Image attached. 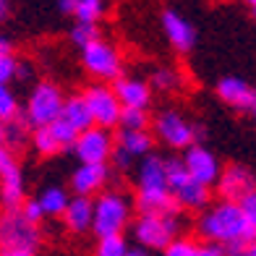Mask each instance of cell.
Wrapping results in <instances>:
<instances>
[{
	"label": "cell",
	"mask_w": 256,
	"mask_h": 256,
	"mask_svg": "<svg viewBox=\"0 0 256 256\" xmlns=\"http://www.w3.org/2000/svg\"><path fill=\"white\" fill-rule=\"evenodd\" d=\"M199 236L204 240L220 243L225 248H243L251 240H256V228L243 214L238 202L222 199L217 206H212L206 214L199 220Z\"/></svg>",
	"instance_id": "obj_1"
},
{
	"label": "cell",
	"mask_w": 256,
	"mask_h": 256,
	"mask_svg": "<svg viewBox=\"0 0 256 256\" xmlns=\"http://www.w3.org/2000/svg\"><path fill=\"white\" fill-rule=\"evenodd\" d=\"M136 209L138 212H180V206L172 199V191L168 186L165 157L149 152L142 157L138 165V191H136Z\"/></svg>",
	"instance_id": "obj_2"
},
{
	"label": "cell",
	"mask_w": 256,
	"mask_h": 256,
	"mask_svg": "<svg viewBox=\"0 0 256 256\" xmlns=\"http://www.w3.org/2000/svg\"><path fill=\"white\" fill-rule=\"evenodd\" d=\"M134 240L138 246H144L149 251H162L180 232V217L178 212H138V217L131 225Z\"/></svg>",
	"instance_id": "obj_3"
},
{
	"label": "cell",
	"mask_w": 256,
	"mask_h": 256,
	"mask_svg": "<svg viewBox=\"0 0 256 256\" xmlns=\"http://www.w3.org/2000/svg\"><path fill=\"white\" fill-rule=\"evenodd\" d=\"M131 222V204L120 191H104L97 199H92V232L97 238L123 232Z\"/></svg>",
	"instance_id": "obj_4"
},
{
	"label": "cell",
	"mask_w": 256,
	"mask_h": 256,
	"mask_svg": "<svg viewBox=\"0 0 256 256\" xmlns=\"http://www.w3.org/2000/svg\"><path fill=\"white\" fill-rule=\"evenodd\" d=\"M165 172H168V186L172 191V199L180 209H204L209 204V186L199 183L196 178L188 176L183 160L178 157H165Z\"/></svg>",
	"instance_id": "obj_5"
},
{
	"label": "cell",
	"mask_w": 256,
	"mask_h": 256,
	"mask_svg": "<svg viewBox=\"0 0 256 256\" xmlns=\"http://www.w3.org/2000/svg\"><path fill=\"white\" fill-rule=\"evenodd\" d=\"M42 246V230L37 222L21 214V209H6L0 214V248H18V251H34Z\"/></svg>",
	"instance_id": "obj_6"
},
{
	"label": "cell",
	"mask_w": 256,
	"mask_h": 256,
	"mask_svg": "<svg viewBox=\"0 0 256 256\" xmlns=\"http://www.w3.org/2000/svg\"><path fill=\"white\" fill-rule=\"evenodd\" d=\"M81 63H84L86 74L94 76L97 81H115L123 71V60L118 50L100 37L81 48Z\"/></svg>",
	"instance_id": "obj_7"
},
{
	"label": "cell",
	"mask_w": 256,
	"mask_h": 256,
	"mask_svg": "<svg viewBox=\"0 0 256 256\" xmlns=\"http://www.w3.org/2000/svg\"><path fill=\"white\" fill-rule=\"evenodd\" d=\"M60 108H63V92L58 89L52 81H42V84H37L32 89L24 118L32 128L48 126L60 115Z\"/></svg>",
	"instance_id": "obj_8"
},
{
	"label": "cell",
	"mask_w": 256,
	"mask_h": 256,
	"mask_svg": "<svg viewBox=\"0 0 256 256\" xmlns=\"http://www.w3.org/2000/svg\"><path fill=\"white\" fill-rule=\"evenodd\" d=\"M81 97H84L86 108H89V112H92V120H94V126H102V128H115V126H118L123 104H120L118 97H115L112 86H108V81L89 86Z\"/></svg>",
	"instance_id": "obj_9"
},
{
	"label": "cell",
	"mask_w": 256,
	"mask_h": 256,
	"mask_svg": "<svg viewBox=\"0 0 256 256\" xmlns=\"http://www.w3.org/2000/svg\"><path fill=\"white\" fill-rule=\"evenodd\" d=\"M71 149L81 162H108L115 149V136L110 134V128L89 126L84 131H78Z\"/></svg>",
	"instance_id": "obj_10"
},
{
	"label": "cell",
	"mask_w": 256,
	"mask_h": 256,
	"mask_svg": "<svg viewBox=\"0 0 256 256\" xmlns=\"http://www.w3.org/2000/svg\"><path fill=\"white\" fill-rule=\"evenodd\" d=\"M183 152H186L183 154V165H186V170H188V176L212 188L217 176H220V170H222V168H220V160L209 152L206 146H202L199 142L188 144Z\"/></svg>",
	"instance_id": "obj_11"
},
{
	"label": "cell",
	"mask_w": 256,
	"mask_h": 256,
	"mask_svg": "<svg viewBox=\"0 0 256 256\" xmlns=\"http://www.w3.org/2000/svg\"><path fill=\"white\" fill-rule=\"evenodd\" d=\"M110 176V162H81L71 176V191L78 196H94L104 191Z\"/></svg>",
	"instance_id": "obj_12"
},
{
	"label": "cell",
	"mask_w": 256,
	"mask_h": 256,
	"mask_svg": "<svg viewBox=\"0 0 256 256\" xmlns=\"http://www.w3.org/2000/svg\"><path fill=\"white\" fill-rule=\"evenodd\" d=\"M154 131L170 149H186L188 144H194V126L176 110L162 112L154 120Z\"/></svg>",
	"instance_id": "obj_13"
},
{
	"label": "cell",
	"mask_w": 256,
	"mask_h": 256,
	"mask_svg": "<svg viewBox=\"0 0 256 256\" xmlns=\"http://www.w3.org/2000/svg\"><path fill=\"white\" fill-rule=\"evenodd\" d=\"M217 194L228 202H240L251 188H256V178L246 165H230L225 170H220V176L214 180Z\"/></svg>",
	"instance_id": "obj_14"
},
{
	"label": "cell",
	"mask_w": 256,
	"mask_h": 256,
	"mask_svg": "<svg viewBox=\"0 0 256 256\" xmlns=\"http://www.w3.org/2000/svg\"><path fill=\"white\" fill-rule=\"evenodd\" d=\"M217 94L225 104H230V108H236L240 112H254V108H256V89L248 84V81H243L238 76L220 78Z\"/></svg>",
	"instance_id": "obj_15"
},
{
	"label": "cell",
	"mask_w": 256,
	"mask_h": 256,
	"mask_svg": "<svg viewBox=\"0 0 256 256\" xmlns=\"http://www.w3.org/2000/svg\"><path fill=\"white\" fill-rule=\"evenodd\" d=\"M162 29L165 37L170 40V44L178 52H191L196 44V29L186 16H180L178 10H165L162 14Z\"/></svg>",
	"instance_id": "obj_16"
},
{
	"label": "cell",
	"mask_w": 256,
	"mask_h": 256,
	"mask_svg": "<svg viewBox=\"0 0 256 256\" xmlns=\"http://www.w3.org/2000/svg\"><path fill=\"white\" fill-rule=\"evenodd\" d=\"M112 92L120 100L123 108H142L146 110L152 104V86L142 78H123L118 76L112 81Z\"/></svg>",
	"instance_id": "obj_17"
},
{
	"label": "cell",
	"mask_w": 256,
	"mask_h": 256,
	"mask_svg": "<svg viewBox=\"0 0 256 256\" xmlns=\"http://www.w3.org/2000/svg\"><path fill=\"white\" fill-rule=\"evenodd\" d=\"M0 202L6 209H18L24 202V176H21L16 160H10L0 170Z\"/></svg>",
	"instance_id": "obj_18"
},
{
	"label": "cell",
	"mask_w": 256,
	"mask_h": 256,
	"mask_svg": "<svg viewBox=\"0 0 256 256\" xmlns=\"http://www.w3.org/2000/svg\"><path fill=\"white\" fill-rule=\"evenodd\" d=\"M63 222L66 228L76 232V236H81V232H86L92 228V196H71L63 209Z\"/></svg>",
	"instance_id": "obj_19"
},
{
	"label": "cell",
	"mask_w": 256,
	"mask_h": 256,
	"mask_svg": "<svg viewBox=\"0 0 256 256\" xmlns=\"http://www.w3.org/2000/svg\"><path fill=\"white\" fill-rule=\"evenodd\" d=\"M115 146L126 149L131 157H144V154H149L154 149V138H152V134H146V128L144 131H136V128H120L118 136H115Z\"/></svg>",
	"instance_id": "obj_20"
},
{
	"label": "cell",
	"mask_w": 256,
	"mask_h": 256,
	"mask_svg": "<svg viewBox=\"0 0 256 256\" xmlns=\"http://www.w3.org/2000/svg\"><path fill=\"white\" fill-rule=\"evenodd\" d=\"M60 14L74 16L76 21H86V24H97L104 14V0H58Z\"/></svg>",
	"instance_id": "obj_21"
},
{
	"label": "cell",
	"mask_w": 256,
	"mask_h": 256,
	"mask_svg": "<svg viewBox=\"0 0 256 256\" xmlns=\"http://www.w3.org/2000/svg\"><path fill=\"white\" fill-rule=\"evenodd\" d=\"M58 118H63L68 126H74L76 131H84V128L94 126L92 120V112L86 108V102L81 94H74V97H63V108H60V115Z\"/></svg>",
	"instance_id": "obj_22"
},
{
	"label": "cell",
	"mask_w": 256,
	"mask_h": 256,
	"mask_svg": "<svg viewBox=\"0 0 256 256\" xmlns=\"http://www.w3.org/2000/svg\"><path fill=\"white\" fill-rule=\"evenodd\" d=\"M68 199H71V196L66 194V188H60V186H50V188L42 191V196H40L37 202L42 206L44 217H60L66 204H68Z\"/></svg>",
	"instance_id": "obj_23"
},
{
	"label": "cell",
	"mask_w": 256,
	"mask_h": 256,
	"mask_svg": "<svg viewBox=\"0 0 256 256\" xmlns=\"http://www.w3.org/2000/svg\"><path fill=\"white\" fill-rule=\"evenodd\" d=\"M32 144H34V152L42 154V157H55L58 152H63L58 138L52 136L50 126H37L32 131Z\"/></svg>",
	"instance_id": "obj_24"
},
{
	"label": "cell",
	"mask_w": 256,
	"mask_h": 256,
	"mask_svg": "<svg viewBox=\"0 0 256 256\" xmlns=\"http://www.w3.org/2000/svg\"><path fill=\"white\" fill-rule=\"evenodd\" d=\"M126 251H128V240L123 238V232H112V236L97 238L94 256H126Z\"/></svg>",
	"instance_id": "obj_25"
},
{
	"label": "cell",
	"mask_w": 256,
	"mask_h": 256,
	"mask_svg": "<svg viewBox=\"0 0 256 256\" xmlns=\"http://www.w3.org/2000/svg\"><path fill=\"white\" fill-rule=\"evenodd\" d=\"M120 128H136V131H144L149 126V115L142 108H120V118H118Z\"/></svg>",
	"instance_id": "obj_26"
},
{
	"label": "cell",
	"mask_w": 256,
	"mask_h": 256,
	"mask_svg": "<svg viewBox=\"0 0 256 256\" xmlns=\"http://www.w3.org/2000/svg\"><path fill=\"white\" fill-rule=\"evenodd\" d=\"M178 84H180V78L172 68H157L152 78H149V86L157 92H172V89H178Z\"/></svg>",
	"instance_id": "obj_27"
},
{
	"label": "cell",
	"mask_w": 256,
	"mask_h": 256,
	"mask_svg": "<svg viewBox=\"0 0 256 256\" xmlns=\"http://www.w3.org/2000/svg\"><path fill=\"white\" fill-rule=\"evenodd\" d=\"M50 126V131H52V136L58 138V144H60V149H71L74 146V142H76V136H78V131L74 126H68L63 118H55L52 123H48Z\"/></svg>",
	"instance_id": "obj_28"
},
{
	"label": "cell",
	"mask_w": 256,
	"mask_h": 256,
	"mask_svg": "<svg viewBox=\"0 0 256 256\" xmlns=\"http://www.w3.org/2000/svg\"><path fill=\"white\" fill-rule=\"evenodd\" d=\"M100 37V29L97 24H86V21H76V26L71 29V42L76 48H84V44L94 42Z\"/></svg>",
	"instance_id": "obj_29"
},
{
	"label": "cell",
	"mask_w": 256,
	"mask_h": 256,
	"mask_svg": "<svg viewBox=\"0 0 256 256\" xmlns=\"http://www.w3.org/2000/svg\"><path fill=\"white\" fill-rule=\"evenodd\" d=\"M18 115V100L8 89V84H0V120H10Z\"/></svg>",
	"instance_id": "obj_30"
},
{
	"label": "cell",
	"mask_w": 256,
	"mask_h": 256,
	"mask_svg": "<svg viewBox=\"0 0 256 256\" xmlns=\"http://www.w3.org/2000/svg\"><path fill=\"white\" fill-rule=\"evenodd\" d=\"M196 251V243L188 240V238H172L165 248H162V256H194Z\"/></svg>",
	"instance_id": "obj_31"
},
{
	"label": "cell",
	"mask_w": 256,
	"mask_h": 256,
	"mask_svg": "<svg viewBox=\"0 0 256 256\" xmlns=\"http://www.w3.org/2000/svg\"><path fill=\"white\" fill-rule=\"evenodd\" d=\"M16 58L14 52H0V84H8L16 76Z\"/></svg>",
	"instance_id": "obj_32"
},
{
	"label": "cell",
	"mask_w": 256,
	"mask_h": 256,
	"mask_svg": "<svg viewBox=\"0 0 256 256\" xmlns=\"http://www.w3.org/2000/svg\"><path fill=\"white\" fill-rule=\"evenodd\" d=\"M18 209H21V214H24L29 222H37V225H40L42 220H44V212H42V206H40L37 199H24Z\"/></svg>",
	"instance_id": "obj_33"
},
{
	"label": "cell",
	"mask_w": 256,
	"mask_h": 256,
	"mask_svg": "<svg viewBox=\"0 0 256 256\" xmlns=\"http://www.w3.org/2000/svg\"><path fill=\"white\" fill-rule=\"evenodd\" d=\"M238 204L243 209V214H246V220L251 222V228H256V188H251Z\"/></svg>",
	"instance_id": "obj_34"
},
{
	"label": "cell",
	"mask_w": 256,
	"mask_h": 256,
	"mask_svg": "<svg viewBox=\"0 0 256 256\" xmlns=\"http://www.w3.org/2000/svg\"><path fill=\"white\" fill-rule=\"evenodd\" d=\"M108 162H110V165H112L115 170H128V168H131V165H134V157H131V154H128V152H126V149H120V146H115V149H112V154H110V160H108Z\"/></svg>",
	"instance_id": "obj_35"
},
{
	"label": "cell",
	"mask_w": 256,
	"mask_h": 256,
	"mask_svg": "<svg viewBox=\"0 0 256 256\" xmlns=\"http://www.w3.org/2000/svg\"><path fill=\"white\" fill-rule=\"evenodd\" d=\"M194 256H228V248H225V246H220V243L206 240L204 246H199V243H196Z\"/></svg>",
	"instance_id": "obj_36"
},
{
	"label": "cell",
	"mask_w": 256,
	"mask_h": 256,
	"mask_svg": "<svg viewBox=\"0 0 256 256\" xmlns=\"http://www.w3.org/2000/svg\"><path fill=\"white\" fill-rule=\"evenodd\" d=\"M0 256H34V251H18V248H0Z\"/></svg>",
	"instance_id": "obj_37"
},
{
	"label": "cell",
	"mask_w": 256,
	"mask_h": 256,
	"mask_svg": "<svg viewBox=\"0 0 256 256\" xmlns=\"http://www.w3.org/2000/svg\"><path fill=\"white\" fill-rule=\"evenodd\" d=\"M10 160H14V154H10V152H8V149L3 146V144H0V170H3V168L8 165V162H10Z\"/></svg>",
	"instance_id": "obj_38"
},
{
	"label": "cell",
	"mask_w": 256,
	"mask_h": 256,
	"mask_svg": "<svg viewBox=\"0 0 256 256\" xmlns=\"http://www.w3.org/2000/svg\"><path fill=\"white\" fill-rule=\"evenodd\" d=\"M126 256H149V248H144V246H138V248H128V251H126Z\"/></svg>",
	"instance_id": "obj_39"
},
{
	"label": "cell",
	"mask_w": 256,
	"mask_h": 256,
	"mask_svg": "<svg viewBox=\"0 0 256 256\" xmlns=\"http://www.w3.org/2000/svg\"><path fill=\"white\" fill-rule=\"evenodd\" d=\"M240 256H256V240H251L248 246H243V251H240Z\"/></svg>",
	"instance_id": "obj_40"
},
{
	"label": "cell",
	"mask_w": 256,
	"mask_h": 256,
	"mask_svg": "<svg viewBox=\"0 0 256 256\" xmlns=\"http://www.w3.org/2000/svg\"><path fill=\"white\" fill-rule=\"evenodd\" d=\"M0 52H14V48H10V42L0 34Z\"/></svg>",
	"instance_id": "obj_41"
},
{
	"label": "cell",
	"mask_w": 256,
	"mask_h": 256,
	"mask_svg": "<svg viewBox=\"0 0 256 256\" xmlns=\"http://www.w3.org/2000/svg\"><path fill=\"white\" fill-rule=\"evenodd\" d=\"M8 16V0H0V21Z\"/></svg>",
	"instance_id": "obj_42"
},
{
	"label": "cell",
	"mask_w": 256,
	"mask_h": 256,
	"mask_svg": "<svg viewBox=\"0 0 256 256\" xmlns=\"http://www.w3.org/2000/svg\"><path fill=\"white\" fill-rule=\"evenodd\" d=\"M0 144H6V120H0Z\"/></svg>",
	"instance_id": "obj_43"
},
{
	"label": "cell",
	"mask_w": 256,
	"mask_h": 256,
	"mask_svg": "<svg viewBox=\"0 0 256 256\" xmlns=\"http://www.w3.org/2000/svg\"><path fill=\"white\" fill-rule=\"evenodd\" d=\"M246 3H248V6H256V0H246Z\"/></svg>",
	"instance_id": "obj_44"
},
{
	"label": "cell",
	"mask_w": 256,
	"mask_h": 256,
	"mask_svg": "<svg viewBox=\"0 0 256 256\" xmlns=\"http://www.w3.org/2000/svg\"><path fill=\"white\" fill-rule=\"evenodd\" d=\"M254 112H256V108H254Z\"/></svg>",
	"instance_id": "obj_45"
}]
</instances>
